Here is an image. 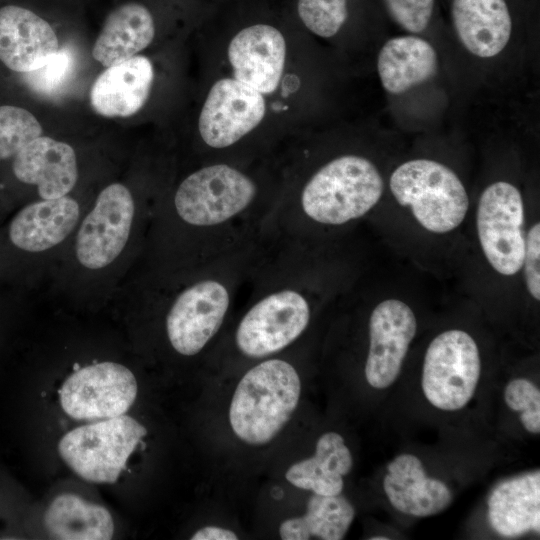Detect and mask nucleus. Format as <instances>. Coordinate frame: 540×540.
I'll return each mask as SVG.
<instances>
[{
    "instance_id": "nucleus-12",
    "label": "nucleus",
    "mask_w": 540,
    "mask_h": 540,
    "mask_svg": "<svg viewBox=\"0 0 540 540\" xmlns=\"http://www.w3.org/2000/svg\"><path fill=\"white\" fill-rule=\"evenodd\" d=\"M265 110L263 94L234 78L220 79L200 112V136L212 148L229 147L259 125Z\"/></svg>"
},
{
    "instance_id": "nucleus-13",
    "label": "nucleus",
    "mask_w": 540,
    "mask_h": 540,
    "mask_svg": "<svg viewBox=\"0 0 540 540\" xmlns=\"http://www.w3.org/2000/svg\"><path fill=\"white\" fill-rule=\"evenodd\" d=\"M416 331V317L405 302L387 299L373 309L365 363V377L372 387L385 389L394 383Z\"/></svg>"
},
{
    "instance_id": "nucleus-26",
    "label": "nucleus",
    "mask_w": 540,
    "mask_h": 540,
    "mask_svg": "<svg viewBox=\"0 0 540 540\" xmlns=\"http://www.w3.org/2000/svg\"><path fill=\"white\" fill-rule=\"evenodd\" d=\"M354 516V507L341 494L326 496L313 493L305 514L283 521L279 535L283 540H341Z\"/></svg>"
},
{
    "instance_id": "nucleus-1",
    "label": "nucleus",
    "mask_w": 540,
    "mask_h": 540,
    "mask_svg": "<svg viewBox=\"0 0 540 540\" xmlns=\"http://www.w3.org/2000/svg\"><path fill=\"white\" fill-rule=\"evenodd\" d=\"M301 394V381L289 362L262 361L239 381L229 407L234 434L249 445L272 441L288 423Z\"/></svg>"
},
{
    "instance_id": "nucleus-34",
    "label": "nucleus",
    "mask_w": 540,
    "mask_h": 540,
    "mask_svg": "<svg viewBox=\"0 0 540 540\" xmlns=\"http://www.w3.org/2000/svg\"><path fill=\"white\" fill-rule=\"evenodd\" d=\"M371 539L372 540H379V539L386 540L388 538L387 537H372Z\"/></svg>"
},
{
    "instance_id": "nucleus-6",
    "label": "nucleus",
    "mask_w": 540,
    "mask_h": 540,
    "mask_svg": "<svg viewBox=\"0 0 540 540\" xmlns=\"http://www.w3.org/2000/svg\"><path fill=\"white\" fill-rule=\"evenodd\" d=\"M480 372L479 349L472 336L459 329L444 331L427 348L423 393L438 409L459 410L472 399Z\"/></svg>"
},
{
    "instance_id": "nucleus-23",
    "label": "nucleus",
    "mask_w": 540,
    "mask_h": 540,
    "mask_svg": "<svg viewBox=\"0 0 540 540\" xmlns=\"http://www.w3.org/2000/svg\"><path fill=\"white\" fill-rule=\"evenodd\" d=\"M377 70L383 88L391 94H401L436 74L437 52L421 37L397 36L382 46Z\"/></svg>"
},
{
    "instance_id": "nucleus-8",
    "label": "nucleus",
    "mask_w": 540,
    "mask_h": 540,
    "mask_svg": "<svg viewBox=\"0 0 540 540\" xmlns=\"http://www.w3.org/2000/svg\"><path fill=\"white\" fill-rule=\"evenodd\" d=\"M310 321V306L296 289L264 296L243 316L235 333L238 349L247 357L263 358L294 342Z\"/></svg>"
},
{
    "instance_id": "nucleus-25",
    "label": "nucleus",
    "mask_w": 540,
    "mask_h": 540,
    "mask_svg": "<svg viewBox=\"0 0 540 540\" xmlns=\"http://www.w3.org/2000/svg\"><path fill=\"white\" fill-rule=\"evenodd\" d=\"M44 525L51 538L60 540H108L114 533L106 508L74 494H61L53 500Z\"/></svg>"
},
{
    "instance_id": "nucleus-3",
    "label": "nucleus",
    "mask_w": 540,
    "mask_h": 540,
    "mask_svg": "<svg viewBox=\"0 0 540 540\" xmlns=\"http://www.w3.org/2000/svg\"><path fill=\"white\" fill-rule=\"evenodd\" d=\"M389 187L397 202L409 207L418 223L436 234L456 229L464 220L469 197L457 174L430 159H413L391 174Z\"/></svg>"
},
{
    "instance_id": "nucleus-24",
    "label": "nucleus",
    "mask_w": 540,
    "mask_h": 540,
    "mask_svg": "<svg viewBox=\"0 0 540 540\" xmlns=\"http://www.w3.org/2000/svg\"><path fill=\"white\" fill-rule=\"evenodd\" d=\"M352 465L344 438L336 432H327L317 440L314 455L291 465L285 477L293 486L314 494L338 495L344 487L343 477Z\"/></svg>"
},
{
    "instance_id": "nucleus-19",
    "label": "nucleus",
    "mask_w": 540,
    "mask_h": 540,
    "mask_svg": "<svg viewBox=\"0 0 540 540\" xmlns=\"http://www.w3.org/2000/svg\"><path fill=\"white\" fill-rule=\"evenodd\" d=\"M79 215V204L67 195L33 202L23 207L10 221L9 241L25 252L48 250L72 232Z\"/></svg>"
},
{
    "instance_id": "nucleus-2",
    "label": "nucleus",
    "mask_w": 540,
    "mask_h": 540,
    "mask_svg": "<svg viewBox=\"0 0 540 540\" xmlns=\"http://www.w3.org/2000/svg\"><path fill=\"white\" fill-rule=\"evenodd\" d=\"M384 184L367 158L343 155L322 166L305 184L301 208L311 220L342 225L368 213L380 200Z\"/></svg>"
},
{
    "instance_id": "nucleus-28",
    "label": "nucleus",
    "mask_w": 540,
    "mask_h": 540,
    "mask_svg": "<svg viewBox=\"0 0 540 540\" xmlns=\"http://www.w3.org/2000/svg\"><path fill=\"white\" fill-rule=\"evenodd\" d=\"M41 134L42 126L31 112L17 106H0V160L13 158Z\"/></svg>"
},
{
    "instance_id": "nucleus-14",
    "label": "nucleus",
    "mask_w": 540,
    "mask_h": 540,
    "mask_svg": "<svg viewBox=\"0 0 540 540\" xmlns=\"http://www.w3.org/2000/svg\"><path fill=\"white\" fill-rule=\"evenodd\" d=\"M227 54L234 79L261 94L277 89L286 59V41L278 27L267 22L244 26L231 39Z\"/></svg>"
},
{
    "instance_id": "nucleus-31",
    "label": "nucleus",
    "mask_w": 540,
    "mask_h": 540,
    "mask_svg": "<svg viewBox=\"0 0 540 540\" xmlns=\"http://www.w3.org/2000/svg\"><path fill=\"white\" fill-rule=\"evenodd\" d=\"M390 18L402 29L424 32L432 22L436 0H382Z\"/></svg>"
},
{
    "instance_id": "nucleus-22",
    "label": "nucleus",
    "mask_w": 540,
    "mask_h": 540,
    "mask_svg": "<svg viewBox=\"0 0 540 540\" xmlns=\"http://www.w3.org/2000/svg\"><path fill=\"white\" fill-rule=\"evenodd\" d=\"M488 520L500 535L515 537L540 531V472L497 485L488 500Z\"/></svg>"
},
{
    "instance_id": "nucleus-4",
    "label": "nucleus",
    "mask_w": 540,
    "mask_h": 540,
    "mask_svg": "<svg viewBox=\"0 0 540 540\" xmlns=\"http://www.w3.org/2000/svg\"><path fill=\"white\" fill-rule=\"evenodd\" d=\"M146 434L142 424L123 414L73 429L61 438L58 449L81 478L114 483Z\"/></svg>"
},
{
    "instance_id": "nucleus-10",
    "label": "nucleus",
    "mask_w": 540,
    "mask_h": 540,
    "mask_svg": "<svg viewBox=\"0 0 540 540\" xmlns=\"http://www.w3.org/2000/svg\"><path fill=\"white\" fill-rule=\"evenodd\" d=\"M134 200L120 183L105 187L83 220L76 238V257L88 269H101L124 249L134 218Z\"/></svg>"
},
{
    "instance_id": "nucleus-9",
    "label": "nucleus",
    "mask_w": 540,
    "mask_h": 540,
    "mask_svg": "<svg viewBox=\"0 0 540 540\" xmlns=\"http://www.w3.org/2000/svg\"><path fill=\"white\" fill-rule=\"evenodd\" d=\"M59 394L70 417L97 421L123 415L136 399L137 382L127 367L101 362L74 372Z\"/></svg>"
},
{
    "instance_id": "nucleus-20",
    "label": "nucleus",
    "mask_w": 540,
    "mask_h": 540,
    "mask_svg": "<svg viewBox=\"0 0 540 540\" xmlns=\"http://www.w3.org/2000/svg\"><path fill=\"white\" fill-rule=\"evenodd\" d=\"M383 488L398 511L427 517L445 510L452 493L445 483L427 476L420 459L412 454L397 456L388 464Z\"/></svg>"
},
{
    "instance_id": "nucleus-27",
    "label": "nucleus",
    "mask_w": 540,
    "mask_h": 540,
    "mask_svg": "<svg viewBox=\"0 0 540 540\" xmlns=\"http://www.w3.org/2000/svg\"><path fill=\"white\" fill-rule=\"evenodd\" d=\"M294 7L305 28L317 36L330 38L349 20L352 0H295Z\"/></svg>"
},
{
    "instance_id": "nucleus-32",
    "label": "nucleus",
    "mask_w": 540,
    "mask_h": 540,
    "mask_svg": "<svg viewBox=\"0 0 540 540\" xmlns=\"http://www.w3.org/2000/svg\"><path fill=\"white\" fill-rule=\"evenodd\" d=\"M527 289L530 295L540 300V224L535 223L525 237L522 263Z\"/></svg>"
},
{
    "instance_id": "nucleus-18",
    "label": "nucleus",
    "mask_w": 540,
    "mask_h": 540,
    "mask_svg": "<svg viewBox=\"0 0 540 540\" xmlns=\"http://www.w3.org/2000/svg\"><path fill=\"white\" fill-rule=\"evenodd\" d=\"M154 71L142 55L106 68L90 91L93 110L104 117H129L137 113L150 95Z\"/></svg>"
},
{
    "instance_id": "nucleus-30",
    "label": "nucleus",
    "mask_w": 540,
    "mask_h": 540,
    "mask_svg": "<svg viewBox=\"0 0 540 540\" xmlns=\"http://www.w3.org/2000/svg\"><path fill=\"white\" fill-rule=\"evenodd\" d=\"M504 399L510 409L521 413L520 420L528 432H540V391L535 384L514 379L506 386Z\"/></svg>"
},
{
    "instance_id": "nucleus-11",
    "label": "nucleus",
    "mask_w": 540,
    "mask_h": 540,
    "mask_svg": "<svg viewBox=\"0 0 540 540\" xmlns=\"http://www.w3.org/2000/svg\"><path fill=\"white\" fill-rule=\"evenodd\" d=\"M229 305V289L220 280L203 279L184 289L166 317L172 347L185 356L198 354L221 327Z\"/></svg>"
},
{
    "instance_id": "nucleus-17",
    "label": "nucleus",
    "mask_w": 540,
    "mask_h": 540,
    "mask_svg": "<svg viewBox=\"0 0 540 540\" xmlns=\"http://www.w3.org/2000/svg\"><path fill=\"white\" fill-rule=\"evenodd\" d=\"M449 7L456 35L471 54L491 58L508 44L514 24L510 0H450Z\"/></svg>"
},
{
    "instance_id": "nucleus-15",
    "label": "nucleus",
    "mask_w": 540,
    "mask_h": 540,
    "mask_svg": "<svg viewBox=\"0 0 540 540\" xmlns=\"http://www.w3.org/2000/svg\"><path fill=\"white\" fill-rule=\"evenodd\" d=\"M58 50L57 35L45 19L16 5L0 8V60L9 69L36 70Z\"/></svg>"
},
{
    "instance_id": "nucleus-5",
    "label": "nucleus",
    "mask_w": 540,
    "mask_h": 540,
    "mask_svg": "<svg viewBox=\"0 0 540 540\" xmlns=\"http://www.w3.org/2000/svg\"><path fill=\"white\" fill-rule=\"evenodd\" d=\"M257 194L255 182L227 164L205 166L187 176L177 188L178 216L197 227H213L243 213Z\"/></svg>"
},
{
    "instance_id": "nucleus-21",
    "label": "nucleus",
    "mask_w": 540,
    "mask_h": 540,
    "mask_svg": "<svg viewBox=\"0 0 540 540\" xmlns=\"http://www.w3.org/2000/svg\"><path fill=\"white\" fill-rule=\"evenodd\" d=\"M156 26L142 3L128 2L107 16L92 48V56L108 68L135 56L153 41Z\"/></svg>"
},
{
    "instance_id": "nucleus-33",
    "label": "nucleus",
    "mask_w": 540,
    "mask_h": 540,
    "mask_svg": "<svg viewBox=\"0 0 540 540\" xmlns=\"http://www.w3.org/2000/svg\"><path fill=\"white\" fill-rule=\"evenodd\" d=\"M192 540H237L238 536L230 529L218 526H206L196 531Z\"/></svg>"
},
{
    "instance_id": "nucleus-7",
    "label": "nucleus",
    "mask_w": 540,
    "mask_h": 540,
    "mask_svg": "<svg viewBox=\"0 0 540 540\" xmlns=\"http://www.w3.org/2000/svg\"><path fill=\"white\" fill-rule=\"evenodd\" d=\"M523 223V200L514 185L497 181L485 188L477 207V233L488 263L501 275L512 276L522 268Z\"/></svg>"
},
{
    "instance_id": "nucleus-16",
    "label": "nucleus",
    "mask_w": 540,
    "mask_h": 540,
    "mask_svg": "<svg viewBox=\"0 0 540 540\" xmlns=\"http://www.w3.org/2000/svg\"><path fill=\"white\" fill-rule=\"evenodd\" d=\"M12 171L20 182L37 186L42 199L66 196L78 179L74 149L47 136L37 137L17 153Z\"/></svg>"
},
{
    "instance_id": "nucleus-29",
    "label": "nucleus",
    "mask_w": 540,
    "mask_h": 540,
    "mask_svg": "<svg viewBox=\"0 0 540 540\" xmlns=\"http://www.w3.org/2000/svg\"><path fill=\"white\" fill-rule=\"evenodd\" d=\"M74 64L72 51L63 47L38 69L23 73V79L33 91L51 96L67 83Z\"/></svg>"
}]
</instances>
